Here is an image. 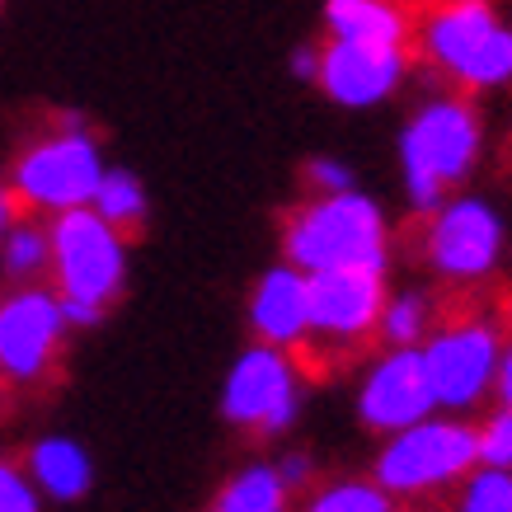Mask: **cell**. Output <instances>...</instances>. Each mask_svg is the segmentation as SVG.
Returning a JSON list of instances; mask_svg holds the SVG:
<instances>
[{"mask_svg": "<svg viewBox=\"0 0 512 512\" xmlns=\"http://www.w3.org/2000/svg\"><path fill=\"white\" fill-rule=\"evenodd\" d=\"M419 57L461 90H498L512 80V29L489 0H419L409 5Z\"/></svg>", "mask_w": 512, "mask_h": 512, "instance_id": "cell-1", "label": "cell"}, {"mask_svg": "<svg viewBox=\"0 0 512 512\" xmlns=\"http://www.w3.org/2000/svg\"><path fill=\"white\" fill-rule=\"evenodd\" d=\"M287 264L301 273H320V268H376L386 273L390 231L386 217L367 193L343 188V193H320L315 202H301L287 231H282Z\"/></svg>", "mask_w": 512, "mask_h": 512, "instance_id": "cell-2", "label": "cell"}, {"mask_svg": "<svg viewBox=\"0 0 512 512\" xmlns=\"http://www.w3.org/2000/svg\"><path fill=\"white\" fill-rule=\"evenodd\" d=\"M480 113L470 99H433L423 104L400 137L404 188L419 217H433L456 184H466L480 160Z\"/></svg>", "mask_w": 512, "mask_h": 512, "instance_id": "cell-3", "label": "cell"}, {"mask_svg": "<svg viewBox=\"0 0 512 512\" xmlns=\"http://www.w3.org/2000/svg\"><path fill=\"white\" fill-rule=\"evenodd\" d=\"M104 151L94 132L85 127L80 113H62L52 132L29 141L10 165V193L19 207L29 212H71V207H90L94 188L104 179Z\"/></svg>", "mask_w": 512, "mask_h": 512, "instance_id": "cell-4", "label": "cell"}, {"mask_svg": "<svg viewBox=\"0 0 512 512\" xmlns=\"http://www.w3.org/2000/svg\"><path fill=\"white\" fill-rule=\"evenodd\" d=\"M52 245V292L71 306H94L109 311L127 287V235L113 231L94 207H71L57 212L47 226Z\"/></svg>", "mask_w": 512, "mask_h": 512, "instance_id": "cell-5", "label": "cell"}, {"mask_svg": "<svg viewBox=\"0 0 512 512\" xmlns=\"http://www.w3.org/2000/svg\"><path fill=\"white\" fill-rule=\"evenodd\" d=\"M480 466L475 428L461 419H419L390 433L386 451L376 456V484L395 498L433 494L437 484L466 480Z\"/></svg>", "mask_w": 512, "mask_h": 512, "instance_id": "cell-6", "label": "cell"}, {"mask_svg": "<svg viewBox=\"0 0 512 512\" xmlns=\"http://www.w3.org/2000/svg\"><path fill=\"white\" fill-rule=\"evenodd\" d=\"M428 390L437 409L466 414L494 390L498 357H503V334L489 320H447L423 334L419 343Z\"/></svg>", "mask_w": 512, "mask_h": 512, "instance_id": "cell-7", "label": "cell"}, {"mask_svg": "<svg viewBox=\"0 0 512 512\" xmlns=\"http://www.w3.org/2000/svg\"><path fill=\"white\" fill-rule=\"evenodd\" d=\"M62 296L38 282H19V292L0 296V381L5 386H38L66 343Z\"/></svg>", "mask_w": 512, "mask_h": 512, "instance_id": "cell-8", "label": "cell"}, {"mask_svg": "<svg viewBox=\"0 0 512 512\" xmlns=\"http://www.w3.org/2000/svg\"><path fill=\"white\" fill-rule=\"evenodd\" d=\"M296 367L287 348L254 343L249 353L235 357L231 376L221 386V414L226 423L245 428L254 437H278L296 423Z\"/></svg>", "mask_w": 512, "mask_h": 512, "instance_id": "cell-9", "label": "cell"}, {"mask_svg": "<svg viewBox=\"0 0 512 512\" xmlns=\"http://www.w3.org/2000/svg\"><path fill=\"white\" fill-rule=\"evenodd\" d=\"M386 273L376 268H320L306 273V339L357 348L381 320Z\"/></svg>", "mask_w": 512, "mask_h": 512, "instance_id": "cell-10", "label": "cell"}, {"mask_svg": "<svg viewBox=\"0 0 512 512\" xmlns=\"http://www.w3.org/2000/svg\"><path fill=\"white\" fill-rule=\"evenodd\" d=\"M423 254L447 282L489 278L503 254V217L480 198H447L428 217Z\"/></svg>", "mask_w": 512, "mask_h": 512, "instance_id": "cell-11", "label": "cell"}, {"mask_svg": "<svg viewBox=\"0 0 512 512\" xmlns=\"http://www.w3.org/2000/svg\"><path fill=\"white\" fill-rule=\"evenodd\" d=\"M409 71V47H381V43H348L329 38L315 62V85L343 104V109H367L400 90Z\"/></svg>", "mask_w": 512, "mask_h": 512, "instance_id": "cell-12", "label": "cell"}, {"mask_svg": "<svg viewBox=\"0 0 512 512\" xmlns=\"http://www.w3.org/2000/svg\"><path fill=\"white\" fill-rule=\"evenodd\" d=\"M437 404L428 390V372H423L419 348H390L376 362L362 390H357V414L372 433H400L409 423L428 419Z\"/></svg>", "mask_w": 512, "mask_h": 512, "instance_id": "cell-13", "label": "cell"}, {"mask_svg": "<svg viewBox=\"0 0 512 512\" xmlns=\"http://www.w3.org/2000/svg\"><path fill=\"white\" fill-rule=\"evenodd\" d=\"M249 325L259 343L301 348L306 343V273L292 264L268 268L249 301Z\"/></svg>", "mask_w": 512, "mask_h": 512, "instance_id": "cell-14", "label": "cell"}, {"mask_svg": "<svg viewBox=\"0 0 512 512\" xmlns=\"http://www.w3.org/2000/svg\"><path fill=\"white\" fill-rule=\"evenodd\" d=\"M24 470H29L33 489L52 503H76L94 484V461L76 437H38L29 447Z\"/></svg>", "mask_w": 512, "mask_h": 512, "instance_id": "cell-15", "label": "cell"}, {"mask_svg": "<svg viewBox=\"0 0 512 512\" xmlns=\"http://www.w3.org/2000/svg\"><path fill=\"white\" fill-rule=\"evenodd\" d=\"M325 24L329 38L409 47V5H400V0H329Z\"/></svg>", "mask_w": 512, "mask_h": 512, "instance_id": "cell-16", "label": "cell"}, {"mask_svg": "<svg viewBox=\"0 0 512 512\" xmlns=\"http://www.w3.org/2000/svg\"><path fill=\"white\" fill-rule=\"evenodd\" d=\"M287 498L292 489L282 484L278 466H249L221 489L207 512H287Z\"/></svg>", "mask_w": 512, "mask_h": 512, "instance_id": "cell-17", "label": "cell"}, {"mask_svg": "<svg viewBox=\"0 0 512 512\" xmlns=\"http://www.w3.org/2000/svg\"><path fill=\"white\" fill-rule=\"evenodd\" d=\"M90 207L123 235H137L146 226V188H141V179L132 170H104Z\"/></svg>", "mask_w": 512, "mask_h": 512, "instance_id": "cell-18", "label": "cell"}, {"mask_svg": "<svg viewBox=\"0 0 512 512\" xmlns=\"http://www.w3.org/2000/svg\"><path fill=\"white\" fill-rule=\"evenodd\" d=\"M52 264V245H47V226L15 217L10 231L0 240V273L10 282H38Z\"/></svg>", "mask_w": 512, "mask_h": 512, "instance_id": "cell-19", "label": "cell"}, {"mask_svg": "<svg viewBox=\"0 0 512 512\" xmlns=\"http://www.w3.org/2000/svg\"><path fill=\"white\" fill-rule=\"evenodd\" d=\"M376 329H381V339H386L390 348H419L423 334L433 329V320H428V296H419V292L386 296Z\"/></svg>", "mask_w": 512, "mask_h": 512, "instance_id": "cell-20", "label": "cell"}, {"mask_svg": "<svg viewBox=\"0 0 512 512\" xmlns=\"http://www.w3.org/2000/svg\"><path fill=\"white\" fill-rule=\"evenodd\" d=\"M306 512H400L395 494L376 480H334L306 503Z\"/></svg>", "mask_w": 512, "mask_h": 512, "instance_id": "cell-21", "label": "cell"}, {"mask_svg": "<svg viewBox=\"0 0 512 512\" xmlns=\"http://www.w3.org/2000/svg\"><path fill=\"white\" fill-rule=\"evenodd\" d=\"M456 512H512V470L475 466L466 475V494Z\"/></svg>", "mask_w": 512, "mask_h": 512, "instance_id": "cell-22", "label": "cell"}, {"mask_svg": "<svg viewBox=\"0 0 512 512\" xmlns=\"http://www.w3.org/2000/svg\"><path fill=\"white\" fill-rule=\"evenodd\" d=\"M475 451H480V466L512 470V409L508 404L475 428Z\"/></svg>", "mask_w": 512, "mask_h": 512, "instance_id": "cell-23", "label": "cell"}, {"mask_svg": "<svg viewBox=\"0 0 512 512\" xmlns=\"http://www.w3.org/2000/svg\"><path fill=\"white\" fill-rule=\"evenodd\" d=\"M0 512H43V494L33 489L29 470L0 456Z\"/></svg>", "mask_w": 512, "mask_h": 512, "instance_id": "cell-24", "label": "cell"}, {"mask_svg": "<svg viewBox=\"0 0 512 512\" xmlns=\"http://www.w3.org/2000/svg\"><path fill=\"white\" fill-rule=\"evenodd\" d=\"M306 184L320 193H343V188H353V170L339 160H306Z\"/></svg>", "mask_w": 512, "mask_h": 512, "instance_id": "cell-25", "label": "cell"}, {"mask_svg": "<svg viewBox=\"0 0 512 512\" xmlns=\"http://www.w3.org/2000/svg\"><path fill=\"white\" fill-rule=\"evenodd\" d=\"M278 475L287 489H301V484H311V461L306 456H287V461H278Z\"/></svg>", "mask_w": 512, "mask_h": 512, "instance_id": "cell-26", "label": "cell"}, {"mask_svg": "<svg viewBox=\"0 0 512 512\" xmlns=\"http://www.w3.org/2000/svg\"><path fill=\"white\" fill-rule=\"evenodd\" d=\"M494 390L498 400L512 409V348H503V357H498V376H494Z\"/></svg>", "mask_w": 512, "mask_h": 512, "instance_id": "cell-27", "label": "cell"}, {"mask_svg": "<svg viewBox=\"0 0 512 512\" xmlns=\"http://www.w3.org/2000/svg\"><path fill=\"white\" fill-rule=\"evenodd\" d=\"M315 62H320V47H296L292 71H296L301 80H315Z\"/></svg>", "mask_w": 512, "mask_h": 512, "instance_id": "cell-28", "label": "cell"}, {"mask_svg": "<svg viewBox=\"0 0 512 512\" xmlns=\"http://www.w3.org/2000/svg\"><path fill=\"white\" fill-rule=\"evenodd\" d=\"M15 217H19L15 193H10V184H0V240H5V231H10V221Z\"/></svg>", "mask_w": 512, "mask_h": 512, "instance_id": "cell-29", "label": "cell"}, {"mask_svg": "<svg viewBox=\"0 0 512 512\" xmlns=\"http://www.w3.org/2000/svg\"><path fill=\"white\" fill-rule=\"evenodd\" d=\"M0 5H5V0H0Z\"/></svg>", "mask_w": 512, "mask_h": 512, "instance_id": "cell-30", "label": "cell"}]
</instances>
